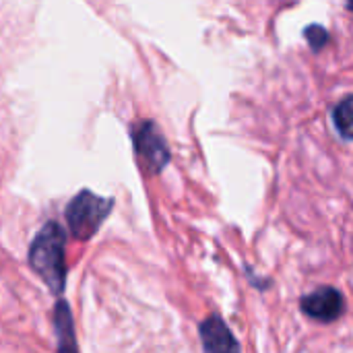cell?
<instances>
[{
	"label": "cell",
	"instance_id": "52a82bcc",
	"mask_svg": "<svg viewBox=\"0 0 353 353\" xmlns=\"http://www.w3.org/2000/svg\"><path fill=\"white\" fill-rule=\"evenodd\" d=\"M333 122L339 134L347 141H353V95L341 99L333 110Z\"/></svg>",
	"mask_w": 353,
	"mask_h": 353
},
{
	"label": "cell",
	"instance_id": "ba28073f",
	"mask_svg": "<svg viewBox=\"0 0 353 353\" xmlns=\"http://www.w3.org/2000/svg\"><path fill=\"white\" fill-rule=\"evenodd\" d=\"M304 35H306V39H308V46H310L314 52H321V50L327 46V41H329V33H327V29L321 27V25H310V27H306Z\"/></svg>",
	"mask_w": 353,
	"mask_h": 353
},
{
	"label": "cell",
	"instance_id": "9c48e42d",
	"mask_svg": "<svg viewBox=\"0 0 353 353\" xmlns=\"http://www.w3.org/2000/svg\"><path fill=\"white\" fill-rule=\"evenodd\" d=\"M347 6H350V10L353 12V0H347Z\"/></svg>",
	"mask_w": 353,
	"mask_h": 353
},
{
	"label": "cell",
	"instance_id": "277c9868",
	"mask_svg": "<svg viewBox=\"0 0 353 353\" xmlns=\"http://www.w3.org/2000/svg\"><path fill=\"white\" fill-rule=\"evenodd\" d=\"M300 306L306 316L321 321V323H333L343 314L345 300L339 290L325 285V288H319L316 292L304 296L300 300Z\"/></svg>",
	"mask_w": 353,
	"mask_h": 353
},
{
	"label": "cell",
	"instance_id": "5b68a950",
	"mask_svg": "<svg viewBox=\"0 0 353 353\" xmlns=\"http://www.w3.org/2000/svg\"><path fill=\"white\" fill-rule=\"evenodd\" d=\"M199 333H201V341H203L205 352L221 353L238 352L240 350V345L234 339L232 331L228 329L223 319L217 316V314H211L207 321H203L201 327H199Z\"/></svg>",
	"mask_w": 353,
	"mask_h": 353
},
{
	"label": "cell",
	"instance_id": "3957f363",
	"mask_svg": "<svg viewBox=\"0 0 353 353\" xmlns=\"http://www.w3.org/2000/svg\"><path fill=\"white\" fill-rule=\"evenodd\" d=\"M132 143L141 165L149 174H159L170 163L168 143L153 120H143L132 128Z\"/></svg>",
	"mask_w": 353,
	"mask_h": 353
},
{
	"label": "cell",
	"instance_id": "6da1fadb",
	"mask_svg": "<svg viewBox=\"0 0 353 353\" xmlns=\"http://www.w3.org/2000/svg\"><path fill=\"white\" fill-rule=\"evenodd\" d=\"M66 234L60 223L48 221L35 236L29 248V265L43 279V283L60 294L66 283Z\"/></svg>",
	"mask_w": 353,
	"mask_h": 353
},
{
	"label": "cell",
	"instance_id": "8992f818",
	"mask_svg": "<svg viewBox=\"0 0 353 353\" xmlns=\"http://www.w3.org/2000/svg\"><path fill=\"white\" fill-rule=\"evenodd\" d=\"M54 327L58 333V350H77L74 343V331H72V316L66 306V302H58L54 310Z\"/></svg>",
	"mask_w": 353,
	"mask_h": 353
},
{
	"label": "cell",
	"instance_id": "7a4b0ae2",
	"mask_svg": "<svg viewBox=\"0 0 353 353\" xmlns=\"http://www.w3.org/2000/svg\"><path fill=\"white\" fill-rule=\"evenodd\" d=\"M114 207L112 199H103L91 190H81L66 207L68 230L77 240H89L101 228Z\"/></svg>",
	"mask_w": 353,
	"mask_h": 353
}]
</instances>
